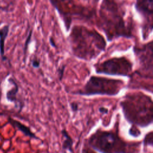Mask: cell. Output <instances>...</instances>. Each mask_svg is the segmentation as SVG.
I'll return each mask as SVG.
<instances>
[{"label": "cell", "mask_w": 153, "mask_h": 153, "mask_svg": "<svg viewBox=\"0 0 153 153\" xmlns=\"http://www.w3.org/2000/svg\"><path fill=\"white\" fill-rule=\"evenodd\" d=\"M87 142L90 147L99 153H134L128 148L133 144L123 141L119 134L112 131L98 129L90 136Z\"/></svg>", "instance_id": "6da1fadb"}, {"label": "cell", "mask_w": 153, "mask_h": 153, "mask_svg": "<svg viewBox=\"0 0 153 153\" xmlns=\"http://www.w3.org/2000/svg\"><path fill=\"white\" fill-rule=\"evenodd\" d=\"M123 84V82L120 80L92 76L81 90L72 94L85 97L94 95L114 97L119 93Z\"/></svg>", "instance_id": "7a4b0ae2"}, {"label": "cell", "mask_w": 153, "mask_h": 153, "mask_svg": "<svg viewBox=\"0 0 153 153\" xmlns=\"http://www.w3.org/2000/svg\"><path fill=\"white\" fill-rule=\"evenodd\" d=\"M102 6L107 9L111 14L105 9L101 8V16L111 17V19H103V25L105 26V30L107 32L111 28V29H115V37L117 36H127L128 38L131 36L127 26L125 25L124 20V13L122 12V9L119 8L117 2L114 0H103Z\"/></svg>", "instance_id": "3957f363"}, {"label": "cell", "mask_w": 153, "mask_h": 153, "mask_svg": "<svg viewBox=\"0 0 153 153\" xmlns=\"http://www.w3.org/2000/svg\"><path fill=\"white\" fill-rule=\"evenodd\" d=\"M132 64L125 57H115L97 65L96 71L99 74L129 76Z\"/></svg>", "instance_id": "277c9868"}, {"label": "cell", "mask_w": 153, "mask_h": 153, "mask_svg": "<svg viewBox=\"0 0 153 153\" xmlns=\"http://www.w3.org/2000/svg\"><path fill=\"white\" fill-rule=\"evenodd\" d=\"M135 8L144 17L147 22L152 25L153 13V0H137Z\"/></svg>", "instance_id": "5b68a950"}, {"label": "cell", "mask_w": 153, "mask_h": 153, "mask_svg": "<svg viewBox=\"0 0 153 153\" xmlns=\"http://www.w3.org/2000/svg\"><path fill=\"white\" fill-rule=\"evenodd\" d=\"M9 82L13 84V87L8 90L6 93V99L8 101L10 102H13L15 104L16 106H17V104H19V107H20V111L24 107V103H22L21 101L19 100L17 98V94L19 91V87L17 83L13 78H10L9 79Z\"/></svg>", "instance_id": "8992f818"}, {"label": "cell", "mask_w": 153, "mask_h": 153, "mask_svg": "<svg viewBox=\"0 0 153 153\" xmlns=\"http://www.w3.org/2000/svg\"><path fill=\"white\" fill-rule=\"evenodd\" d=\"M8 120H9V122L14 127L17 129L19 131H21L26 137H29V138L32 139H35V140L42 141L41 139L38 137H37L36 135V134L31 130V129L29 127L26 126L25 124L22 123L21 122H19L16 120H14L11 117H9L8 119Z\"/></svg>", "instance_id": "52a82bcc"}, {"label": "cell", "mask_w": 153, "mask_h": 153, "mask_svg": "<svg viewBox=\"0 0 153 153\" xmlns=\"http://www.w3.org/2000/svg\"><path fill=\"white\" fill-rule=\"evenodd\" d=\"M10 31V25H5L0 28V56L3 61H6L7 58L5 56V41Z\"/></svg>", "instance_id": "ba28073f"}, {"label": "cell", "mask_w": 153, "mask_h": 153, "mask_svg": "<svg viewBox=\"0 0 153 153\" xmlns=\"http://www.w3.org/2000/svg\"><path fill=\"white\" fill-rule=\"evenodd\" d=\"M62 136L64 138L62 144V150L63 153H66V152H69L70 153H74L73 145L74 141L72 138L70 136L68 131L64 129L61 130Z\"/></svg>", "instance_id": "9c48e42d"}, {"label": "cell", "mask_w": 153, "mask_h": 153, "mask_svg": "<svg viewBox=\"0 0 153 153\" xmlns=\"http://www.w3.org/2000/svg\"><path fill=\"white\" fill-rule=\"evenodd\" d=\"M143 146L144 148H146L147 147H152L153 145V133L152 131H150L148 133H147L143 139Z\"/></svg>", "instance_id": "30bf717a"}, {"label": "cell", "mask_w": 153, "mask_h": 153, "mask_svg": "<svg viewBox=\"0 0 153 153\" xmlns=\"http://www.w3.org/2000/svg\"><path fill=\"white\" fill-rule=\"evenodd\" d=\"M129 134L134 138H138L141 135V132L139 129L136 128L135 126L132 125L129 130Z\"/></svg>", "instance_id": "8fae6325"}, {"label": "cell", "mask_w": 153, "mask_h": 153, "mask_svg": "<svg viewBox=\"0 0 153 153\" xmlns=\"http://www.w3.org/2000/svg\"><path fill=\"white\" fill-rule=\"evenodd\" d=\"M69 106H70L71 110L73 113H75L76 112H78V111L79 110V105L77 102H72L70 103Z\"/></svg>", "instance_id": "7c38bea8"}, {"label": "cell", "mask_w": 153, "mask_h": 153, "mask_svg": "<svg viewBox=\"0 0 153 153\" xmlns=\"http://www.w3.org/2000/svg\"><path fill=\"white\" fill-rule=\"evenodd\" d=\"M32 31H31L27 38H26V40L25 41V47H24V54L25 56H26V52L27 51V50H28V46L31 42V36H32Z\"/></svg>", "instance_id": "4fadbf2b"}, {"label": "cell", "mask_w": 153, "mask_h": 153, "mask_svg": "<svg viewBox=\"0 0 153 153\" xmlns=\"http://www.w3.org/2000/svg\"><path fill=\"white\" fill-rule=\"evenodd\" d=\"M31 64H32V66L34 68H38L40 66V61L36 58H34L32 60Z\"/></svg>", "instance_id": "5bb4252c"}, {"label": "cell", "mask_w": 153, "mask_h": 153, "mask_svg": "<svg viewBox=\"0 0 153 153\" xmlns=\"http://www.w3.org/2000/svg\"><path fill=\"white\" fill-rule=\"evenodd\" d=\"M99 112L101 114H108L109 113V109L105 107H101L98 108Z\"/></svg>", "instance_id": "9a60e30c"}, {"label": "cell", "mask_w": 153, "mask_h": 153, "mask_svg": "<svg viewBox=\"0 0 153 153\" xmlns=\"http://www.w3.org/2000/svg\"><path fill=\"white\" fill-rule=\"evenodd\" d=\"M65 71V66H63L61 68H59V79H60V80H62V77H63V75H64V72Z\"/></svg>", "instance_id": "2e32d148"}, {"label": "cell", "mask_w": 153, "mask_h": 153, "mask_svg": "<svg viewBox=\"0 0 153 153\" xmlns=\"http://www.w3.org/2000/svg\"><path fill=\"white\" fill-rule=\"evenodd\" d=\"M50 44H51V46H52L53 47H56V44H55V43H54L53 40H52L51 38H50Z\"/></svg>", "instance_id": "e0dca14e"}, {"label": "cell", "mask_w": 153, "mask_h": 153, "mask_svg": "<svg viewBox=\"0 0 153 153\" xmlns=\"http://www.w3.org/2000/svg\"><path fill=\"white\" fill-rule=\"evenodd\" d=\"M4 9L3 7H2L1 6H0V10H4Z\"/></svg>", "instance_id": "ac0fdd59"}, {"label": "cell", "mask_w": 153, "mask_h": 153, "mask_svg": "<svg viewBox=\"0 0 153 153\" xmlns=\"http://www.w3.org/2000/svg\"><path fill=\"white\" fill-rule=\"evenodd\" d=\"M0 99H1V94H0Z\"/></svg>", "instance_id": "d6986e66"}, {"label": "cell", "mask_w": 153, "mask_h": 153, "mask_svg": "<svg viewBox=\"0 0 153 153\" xmlns=\"http://www.w3.org/2000/svg\"><path fill=\"white\" fill-rule=\"evenodd\" d=\"M37 153H38V152H37Z\"/></svg>", "instance_id": "ffe728a7"}]
</instances>
